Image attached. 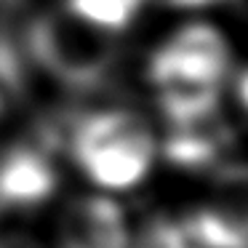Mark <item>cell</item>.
I'll use <instances>...</instances> for the list:
<instances>
[{"instance_id":"6da1fadb","label":"cell","mask_w":248,"mask_h":248,"mask_svg":"<svg viewBox=\"0 0 248 248\" xmlns=\"http://www.w3.org/2000/svg\"><path fill=\"white\" fill-rule=\"evenodd\" d=\"M230 64V46L211 24L195 22L168 35L147 62V78L166 123L187 125L219 112Z\"/></svg>"},{"instance_id":"7a4b0ae2","label":"cell","mask_w":248,"mask_h":248,"mask_svg":"<svg viewBox=\"0 0 248 248\" xmlns=\"http://www.w3.org/2000/svg\"><path fill=\"white\" fill-rule=\"evenodd\" d=\"M62 147L93 184L107 189L141 184L155 160L150 123L128 107H99L64 120Z\"/></svg>"},{"instance_id":"3957f363","label":"cell","mask_w":248,"mask_h":248,"mask_svg":"<svg viewBox=\"0 0 248 248\" xmlns=\"http://www.w3.org/2000/svg\"><path fill=\"white\" fill-rule=\"evenodd\" d=\"M24 48L30 64L75 91H93L120 62V35L78 16L67 6L27 19Z\"/></svg>"},{"instance_id":"277c9868","label":"cell","mask_w":248,"mask_h":248,"mask_svg":"<svg viewBox=\"0 0 248 248\" xmlns=\"http://www.w3.org/2000/svg\"><path fill=\"white\" fill-rule=\"evenodd\" d=\"M62 136L64 120H54L0 150V219L32 214L54 198L59 187L56 150Z\"/></svg>"},{"instance_id":"5b68a950","label":"cell","mask_w":248,"mask_h":248,"mask_svg":"<svg viewBox=\"0 0 248 248\" xmlns=\"http://www.w3.org/2000/svg\"><path fill=\"white\" fill-rule=\"evenodd\" d=\"M59 248H131L123 208L102 195L70 200L59 216Z\"/></svg>"},{"instance_id":"8992f818","label":"cell","mask_w":248,"mask_h":248,"mask_svg":"<svg viewBox=\"0 0 248 248\" xmlns=\"http://www.w3.org/2000/svg\"><path fill=\"white\" fill-rule=\"evenodd\" d=\"M24 0H0V86L8 93H22L30 78V56L24 48L27 30Z\"/></svg>"},{"instance_id":"52a82bcc","label":"cell","mask_w":248,"mask_h":248,"mask_svg":"<svg viewBox=\"0 0 248 248\" xmlns=\"http://www.w3.org/2000/svg\"><path fill=\"white\" fill-rule=\"evenodd\" d=\"M147 3L150 0H62V6L75 11L78 16L88 19V22L99 24L120 38L136 22V16L144 11Z\"/></svg>"},{"instance_id":"ba28073f","label":"cell","mask_w":248,"mask_h":248,"mask_svg":"<svg viewBox=\"0 0 248 248\" xmlns=\"http://www.w3.org/2000/svg\"><path fill=\"white\" fill-rule=\"evenodd\" d=\"M0 248H40L38 243H32L30 237L11 235V237H0Z\"/></svg>"},{"instance_id":"9c48e42d","label":"cell","mask_w":248,"mask_h":248,"mask_svg":"<svg viewBox=\"0 0 248 248\" xmlns=\"http://www.w3.org/2000/svg\"><path fill=\"white\" fill-rule=\"evenodd\" d=\"M3 115H6V102H3V96H0V120H3Z\"/></svg>"}]
</instances>
